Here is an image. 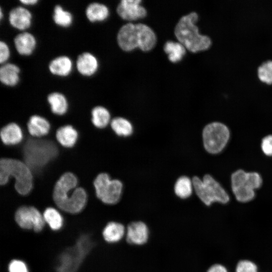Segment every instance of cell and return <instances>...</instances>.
Wrapping results in <instances>:
<instances>
[{
    "instance_id": "cell-9",
    "label": "cell",
    "mask_w": 272,
    "mask_h": 272,
    "mask_svg": "<svg viewBox=\"0 0 272 272\" xmlns=\"http://www.w3.org/2000/svg\"><path fill=\"white\" fill-rule=\"evenodd\" d=\"M17 224L24 229H33L36 232L41 231L44 226L45 221L40 211L32 206L22 205L15 214Z\"/></svg>"
},
{
    "instance_id": "cell-7",
    "label": "cell",
    "mask_w": 272,
    "mask_h": 272,
    "mask_svg": "<svg viewBox=\"0 0 272 272\" xmlns=\"http://www.w3.org/2000/svg\"><path fill=\"white\" fill-rule=\"evenodd\" d=\"M96 196L103 203L113 205L121 196L123 184L117 179H111L107 173L99 174L93 182Z\"/></svg>"
},
{
    "instance_id": "cell-13",
    "label": "cell",
    "mask_w": 272,
    "mask_h": 272,
    "mask_svg": "<svg viewBox=\"0 0 272 272\" xmlns=\"http://www.w3.org/2000/svg\"><path fill=\"white\" fill-rule=\"evenodd\" d=\"M33 16L31 12L23 6L12 9L9 14V22L14 28L24 32L32 25Z\"/></svg>"
},
{
    "instance_id": "cell-35",
    "label": "cell",
    "mask_w": 272,
    "mask_h": 272,
    "mask_svg": "<svg viewBox=\"0 0 272 272\" xmlns=\"http://www.w3.org/2000/svg\"><path fill=\"white\" fill-rule=\"evenodd\" d=\"M261 149L267 156H272V134L264 137L261 141Z\"/></svg>"
},
{
    "instance_id": "cell-18",
    "label": "cell",
    "mask_w": 272,
    "mask_h": 272,
    "mask_svg": "<svg viewBox=\"0 0 272 272\" xmlns=\"http://www.w3.org/2000/svg\"><path fill=\"white\" fill-rule=\"evenodd\" d=\"M47 102L51 112L57 116H63L69 110L70 104L66 96L58 92L49 93L47 97Z\"/></svg>"
},
{
    "instance_id": "cell-3",
    "label": "cell",
    "mask_w": 272,
    "mask_h": 272,
    "mask_svg": "<svg viewBox=\"0 0 272 272\" xmlns=\"http://www.w3.org/2000/svg\"><path fill=\"white\" fill-rule=\"evenodd\" d=\"M15 179V188L21 195H26L32 190L33 175L23 161L11 158L0 159V185L6 184L10 178Z\"/></svg>"
},
{
    "instance_id": "cell-27",
    "label": "cell",
    "mask_w": 272,
    "mask_h": 272,
    "mask_svg": "<svg viewBox=\"0 0 272 272\" xmlns=\"http://www.w3.org/2000/svg\"><path fill=\"white\" fill-rule=\"evenodd\" d=\"M52 19L56 25L62 28L70 27L74 22V17L72 14L69 11L64 9L59 5H57L54 7Z\"/></svg>"
},
{
    "instance_id": "cell-36",
    "label": "cell",
    "mask_w": 272,
    "mask_h": 272,
    "mask_svg": "<svg viewBox=\"0 0 272 272\" xmlns=\"http://www.w3.org/2000/svg\"><path fill=\"white\" fill-rule=\"evenodd\" d=\"M207 272H228V270L224 265L217 263L211 265Z\"/></svg>"
},
{
    "instance_id": "cell-19",
    "label": "cell",
    "mask_w": 272,
    "mask_h": 272,
    "mask_svg": "<svg viewBox=\"0 0 272 272\" xmlns=\"http://www.w3.org/2000/svg\"><path fill=\"white\" fill-rule=\"evenodd\" d=\"M73 69L71 58L66 55H60L52 59L49 63L48 70L53 75L65 77L69 76Z\"/></svg>"
},
{
    "instance_id": "cell-31",
    "label": "cell",
    "mask_w": 272,
    "mask_h": 272,
    "mask_svg": "<svg viewBox=\"0 0 272 272\" xmlns=\"http://www.w3.org/2000/svg\"><path fill=\"white\" fill-rule=\"evenodd\" d=\"M259 80L267 85H272V59L262 62L257 70Z\"/></svg>"
},
{
    "instance_id": "cell-29",
    "label": "cell",
    "mask_w": 272,
    "mask_h": 272,
    "mask_svg": "<svg viewBox=\"0 0 272 272\" xmlns=\"http://www.w3.org/2000/svg\"><path fill=\"white\" fill-rule=\"evenodd\" d=\"M110 125L112 130L118 136L128 137L132 133L133 127L131 123L123 117L113 118Z\"/></svg>"
},
{
    "instance_id": "cell-15",
    "label": "cell",
    "mask_w": 272,
    "mask_h": 272,
    "mask_svg": "<svg viewBox=\"0 0 272 272\" xmlns=\"http://www.w3.org/2000/svg\"><path fill=\"white\" fill-rule=\"evenodd\" d=\"M17 52L22 56L31 55L37 46V40L32 33L24 31L17 34L14 39Z\"/></svg>"
},
{
    "instance_id": "cell-1",
    "label": "cell",
    "mask_w": 272,
    "mask_h": 272,
    "mask_svg": "<svg viewBox=\"0 0 272 272\" xmlns=\"http://www.w3.org/2000/svg\"><path fill=\"white\" fill-rule=\"evenodd\" d=\"M76 176L71 172L63 174L56 182L53 191L54 205L59 210L76 214L85 209L88 201L86 191L78 187Z\"/></svg>"
},
{
    "instance_id": "cell-25",
    "label": "cell",
    "mask_w": 272,
    "mask_h": 272,
    "mask_svg": "<svg viewBox=\"0 0 272 272\" xmlns=\"http://www.w3.org/2000/svg\"><path fill=\"white\" fill-rule=\"evenodd\" d=\"M91 116L93 125L99 129H104L111 121L110 112L103 106L97 105L93 107L91 110Z\"/></svg>"
},
{
    "instance_id": "cell-6",
    "label": "cell",
    "mask_w": 272,
    "mask_h": 272,
    "mask_svg": "<svg viewBox=\"0 0 272 272\" xmlns=\"http://www.w3.org/2000/svg\"><path fill=\"white\" fill-rule=\"evenodd\" d=\"M92 246L93 243L88 236H82L75 246L67 249L61 254L57 272H76Z\"/></svg>"
},
{
    "instance_id": "cell-30",
    "label": "cell",
    "mask_w": 272,
    "mask_h": 272,
    "mask_svg": "<svg viewBox=\"0 0 272 272\" xmlns=\"http://www.w3.org/2000/svg\"><path fill=\"white\" fill-rule=\"evenodd\" d=\"M44 221L53 230L60 229L63 224V219L60 213L55 208H46L43 213Z\"/></svg>"
},
{
    "instance_id": "cell-4",
    "label": "cell",
    "mask_w": 272,
    "mask_h": 272,
    "mask_svg": "<svg viewBox=\"0 0 272 272\" xmlns=\"http://www.w3.org/2000/svg\"><path fill=\"white\" fill-rule=\"evenodd\" d=\"M231 187L236 199L242 202L250 201L255 196L254 190L259 188L262 180L257 172H246L239 169L231 175Z\"/></svg>"
},
{
    "instance_id": "cell-12",
    "label": "cell",
    "mask_w": 272,
    "mask_h": 272,
    "mask_svg": "<svg viewBox=\"0 0 272 272\" xmlns=\"http://www.w3.org/2000/svg\"><path fill=\"white\" fill-rule=\"evenodd\" d=\"M140 0H122L117 6L118 15L123 20L133 21L145 18L147 14Z\"/></svg>"
},
{
    "instance_id": "cell-24",
    "label": "cell",
    "mask_w": 272,
    "mask_h": 272,
    "mask_svg": "<svg viewBox=\"0 0 272 272\" xmlns=\"http://www.w3.org/2000/svg\"><path fill=\"white\" fill-rule=\"evenodd\" d=\"M85 15L88 20L91 23L101 22L108 18L109 10L104 4L94 2L87 7Z\"/></svg>"
},
{
    "instance_id": "cell-37",
    "label": "cell",
    "mask_w": 272,
    "mask_h": 272,
    "mask_svg": "<svg viewBox=\"0 0 272 272\" xmlns=\"http://www.w3.org/2000/svg\"><path fill=\"white\" fill-rule=\"evenodd\" d=\"M38 0H21L20 3L25 6H34L37 4Z\"/></svg>"
},
{
    "instance_id": "cell-2",
    "label": "cell",
    "mask_w": 272,
    "mask_h": 272,
    "mask_svg": "<svg viewBox=\"0 0 272 272\" xmlns=\"http://www.w3.org/2000/svg\"><path fill=\"white\" fill-rule=\"evenodd\" d=\"M198 18V14L194 12L184 16L179 20L174 30L178 42L193 53L207 51L212 45L211 38L200 33L196 25Z\"/></svg>"
},
{
    "instance_id": "cell-10",
    "label": "cell",
    "mask_w": 272,
    "mask_h": 272,
    "mask_svg": "<svg viewBox=\"0 0 272 272\" xmlns=\"http://www.w3.org/2000/svg\"><path fill=\"white\" fill-rule=\"evenodd\" d=\"M150 228L145 222L140 220L133 221L126 226L125 242L135 246H142L149 241Z\"/></svg>"
},
{
    "instance_id": "cell-20",
    "label": "cell",
    "mask_w": 272,
    "mask_h": 272,
    "mask_svg": "<svg viewBox=\"0 0 272 272\" xmlns=\"http://www.w3.org/2000/svg\"><path fill=\"white\" fill-rule=\"evenodd\" d=\"M126 227L117 221H110L104 227L102 236L104 240L109 243H116L120 242L125 238Z\"/></svg>"
},
{
    "instance_id": "cell-32",
    "label": "cell",
    "mask_w": 272,
    "mask_h": 272,
    "mask_svg": "<svg viewBox=\"0 0 272 272\" xmlns=\"http://www.w3.org/2000/svg\"><path fill=\"white\" fill-rule=\"evenodd\" d=\"M236 272H257V267L250 260H241L236 265Z\"/></svg>"
},
{
    "instance_id": "cell-8",
    "label": "cell",
    "mask_w": 272,
    "mask_h": 272,
    "mask_svg": "<svg viewBox=\"0 0 272 272\" xmlns=\"http://www.w3.org/2000/svg\"><path fill=\"white\" fill-rule=\"evenodd\" d=\"M203 145L211 154H218L227 144L230 137L228 128L220 122H212L205 126L202 130Z\"/></svg>"
},
{
    "instance_id": "cell-14",
    "label": "cell",
    "mask_w": 272,
    "mask_h": 272,
    "mask_svg": "<svg viewBox=\"0 0 272 272\" xmlns=\"http://www.w3.org/2000/svg\"><path fill=\"white\" fill-rule=\"evenodd\" d=\"M99 61L96 56L89 52L80 54L76 60V67L79 73L89 77L94 75L99 68Z\"/></svg>"
},
{
    "instance_id": "cell-23",
    "label": "cell",
    "mask_w": 272,
    "mask_h": 272,
    "mask_svg": "<svg viewBox=\"0 0 272 272\" xmlns=\"http://www.w3.org/2000/svg\"><path fill=\"white\" fill-rule=\"evenodd\" d=\"M78 132L71 125H66L57 129L55 137L57 142L63 147L71 148L78 139Z\"/></svg>"
},
{
    "instance_id": "cell-26",
    "label": "cell",
    "mask_w": 272,
    "mask_h": 272,
    "mask_svg": "<svg viewBox=\"0 0 272 272\" xmlns=\"http://www.w3.org/2000/svg\"><path fill=\"white\" fill-rule=\"evenodd\" d=\"M164 50L168 55L169 60L173 63L180 61L186 53V48L181 43L172 41L165 43Z\"/></svg>"
},
{
    "instance_id": "cell-21",
    "label": "cell",
    "mask_w": 272,
    "mask_h": 272,
    "mask_svg": "<svg viewBox=\"0 0 272 272\" xmlns=\"http://www.w3.org/2000/svg\"><path fill=\"white\" fill-rule=\"evenodd\" d=\"M20 69L16 64L6 63L0 68V81L8 87L16 86L20 81Z\"/></svg>"
},
{
    "instance_id": "cell-22",
    "label": "cell",
    "mask_w": 272,
    "mask_h": 272,
    "mask_svg": "<svg viewBox=\"0 0 272 272\" xmlns=\"http://www.w3.org/2000/svg\"><path fill=\"white\" fill-rule=\"evenodd\" d=\"M139 34V48L144 51L152 49L156 44L157 37L153 30L148 25L137 24Z\"/></svg>"
},
{
    "instance_id": "cell-17",
    "label": "cell",
    "mask_w": 272,
    "mask_h": 272,
    "mask_svg": "<svg viewBox=\"0 0 272 272\" xmlns=\"http://www.w3.org/2000/svg\"><path fill=\"white\" fill-rule=\"evenodd\" d=\"M29 134L33 137L42 138L47 135L50 129V124L44 117L34 114L30 116L27 123Z\"/></svg>"
},
{
    "instance_id": "cell-34",
    "label": "cell",
    "mask_w": 272,
    "mask_h": 272,
    "mask_svg": "<svg viewBox=\"0 0 272 272\" xmlns=\"http://www.w3.org/2000/svg\"><path fill=\"white\" fill-rule=\"evenodd\" d=\"M11 56L10 49L8 44L1 40L0 42V63L1 65L7 63Z\"/></svg>"
},
{
    "instance_id": "cell-38",
    "label": "cell",
    "mask_w": 272,
    "mask_h": 272,
    "mask_svg": "<svg viewBox=\"0 0 272 272\" xmlns=\"http://www.w3.org/2000/svg\"><path fill=\"white\" fill-rule=\"evenodd\" d=\"M3 17V12L2 8H1V11H0V19H1V20L2 19Z\"/></svg>"
},
{
    "instance_id": "cell-33",
    "label": "cell",
    "mask_w": 272,
    "mask_h": 272,
    "mask_svg": "<svg viewBox=\"0 0 272 272\" xmlns=\"http://www.w3.org/2000/svg\"><path fill=\"white\" fill-rule=\"evenodd\" d=\"M9 272H28L27 265L23 261L15 259L12 260L9 264Z\"/></svg>"
},
{
    "instance_id": "cell-11",
    "label": "cell",
    "mask_w": 272,
    "mask_h": 272,
    "mask_svg": "<svg viewBox=\"0 0 272 272\" xmlns=\"http://www.w3.org/2000/svg\"><path fill=\"white\" fill-rule=\"evenodd\" d=\"M117 41L119 47L125 51H130L139 48V34L137 24L128 23L119 30Z\"/></svg>"
},
{
    "instance_id": "cell-28",
    "label": "cell",
    "mask_w": 272,
    "mask_h": 272,
    "mask_svg": "<svg viewBox=\"0 0 272 272\" xmlns=\"http://www.w3.org/2000/svg\"><path fill=\"white\" fill-rule=\"evenodd\" d=\"M192 180L186 176L179 177L174 187L175 194L181 199L189 197L192 193Z\"/></svg>"
},
{
    "instance_id": "cell-5",
    "label": "cell",
    "mask_w": 272,
    "mask_h": 272,
    "mask_svg": "<svg viewBox=\"0 0 272 272\" xmlns=\"http://www.w3.org/2000/svg\"><path fill=\"white\" fill-rule=\"evenodd\" d=\"M192 182L196 194L205 205L209 206L215 202L224 204L229 201L227 192L211 175H205L202 179L194 176Z\"/></svg>"
},
{
    "instance_id": "cell-16",
    "label": "cell",
    "mask_w": 272,
    "mask_h": 272,
    "mask_svg": "<svg viewBox=\"0 0 272 272\" xmlns=\"http://www.w3.org/2000/svg\"><path fill=\"white\" fill-rule=\"evenodd\" d=\"M0 137L2 143L6 146H16L21 143L24 134L21 127L14 122L10 123L0 130Z\"/></svg>"
}]
</instances>
